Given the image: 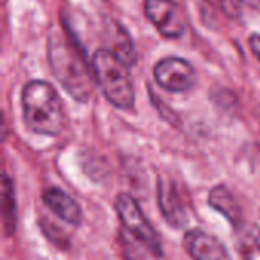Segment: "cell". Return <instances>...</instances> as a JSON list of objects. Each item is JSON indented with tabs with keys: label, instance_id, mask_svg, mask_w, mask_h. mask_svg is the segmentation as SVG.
Listing matches in <instances>:
<instances>
[{
	"label": "cell",
	"instance_id": "1",
	"mask_svg": "<svg viewBox=\"0 0 260 260\" xmlns=\"http://www.w3.org/2000/svg\"><path fill=\"white\" fill-rule=\"evenodd\" d=\"M26 125L41 136H58L66 123L64 107L56 90L46 81H30L21 91Z\"/></svg>",
	"mask_w": 260,
	"mask_h": 260
},
{
	"label": "cell",
	"instance_id": "2",
	"mask_svg": "<svg viewBox=\"0 0 260 260\" xmlns=\"http://www.w3.org/2000/svg\"><path fill=\"white\" fill-rule=\"evenodd\" d=\"M49 62L53 75L79 102H85L91 93V78L84 55L76 46L61 35H52L49 40Z\"/></svg>",
	"mask_w": 260,
	"mask_h": 260
},
{
	"label": "cell",
	"instance_id": "3",
	"mask_svg": "<svg viewBox=\"0 0 260 260\" xmlns=\"http://www.w3.org/2000/svg\"><path fill=\"white\" fill-rule=\"evenodd\" d=\"M91 67L99 88L111 105L120 110H128L134 105L136 93L128 70L129 66L113 50L99 49L93 55Z\"/></svg>",
	"mask_w": 260,
	"mask_h": 260
},
{
	"label": "cell",
	"instance_id": "4",
	"mask_svg": "<svg viewBox=\"0 0 260 260\" xmlns=\"http://www.w3.org/2000/svg\"><path fill=\"white\" fill-rule=\"evenodd\" d=\"M116 210L125 232L131 236V239L142 245V248L146 250L149 256L161 257L163 250L160 236L145 218L137 201L128 193H120L116 200Z\"/></svg>",
	"mask_w": 260,
	"mask_h": 260
},
{
	"label": "cell",
	"instance_id": "5",
	"mask_svg": "<svg viewBox=\"0 0 260 260\" xmlns=\"http://www.w3.org/2000/svg\"><path fill=\"white\" fill-rule=\"evenodd\" d=\"M157 84L172 93H186L195 85V70L189 61L177 56H168L154 67Z\"/></svg>",
	"mask_w": 260,
	"mask_h": 260
},
{
	"label": "cell",
	"instance_id": "6",
	"mask_svg": "<svg viewBox=\"0 0 260 260\" xmlns=\"http://www.w3.org/2000/svg\"><path fill=\"white\" fill-rule=\"evenodd\" d=\"M145 12L163 37L181 38L184 35L186 20L181 8L174 0H146Z\"/></svg>",
	"mask_w": 260,
	"mask_h": 260
},
{
	"label": "cell",
	"instance_id": "7",
	"mask_svg": "<svg viewBox=\"0 0 260 260\" xmlns=\"http://www.w3.org/2000/svg\"><path fill=\"white\" fill-rule=\"evenodd\" d=\"M157 197L161 213L169 225L181 229L187 222V212L172 180L161 177L157 183Z\"/></svg>",
	"mask_w": 260,
	"mask_h": 260
},
{
	"label": "cell",
	"instance_id": "8",
	"mask_svg": "<svg viewBox=\"0 0 260 260\" xmlns=\"http://www.w3.org/2000/svg\"><path fill=\"white\" fill-rule=\"evenodd\" d=\"M184 248L186 251L200 260H209V259H229L230 254L227 251V248L224 247V244L216 239L213 235L200 230V229H193L189 230L184 235Z\"/></svg>",
	"mask_w": 260,
	"mask_h": 260
},
{
	"label": "cell",
	"instance_id": "9",
	"mask_svg": "<svg viewBox=\"0 0 260 260\" xmlns=\"http://www.w3.org/2000/svg\"><path fill=\"white\" fill-rule=\"evenodd\" d=\"M43 203L49 207L58 218L70 225H81L82 222V210L81 206L73 200L69 193L61 189L49 187L43 192Z\"/></svg>",
	"mask_w": 260,
	"mask_h": 260
},
{
	"label": "cell",
	"instance_id": "10",
	"mask_svg": "<svg viewBox=\"0 0 260 260\" xmlns=\"http://www.w3.org/2000/svg\"><path fill=\"white\" fill-rule=\"evenodd\" d=\"M209 204L215 210L222 213L236 229L242 225V210L235 197L232 195V192L225 186H215L210 190Z\"/></svg>",
	"mask_w": 260,
	"mask_h": 260
},
{
	"label": "cell",
	"instance_id": "11",
	"mask_svg": "<svg viewBox=\"0 0 260 260\" xmlns=\"http://www.w3.org/2000/svg\"><path fill=\"white\" fill-rule=\"evenodd\" d=\"M110 38H111L110 50H113L125 64H128V66L136 64L137 55H136L134 43H133L129 34L120 24L114 23V27L110 30Z\"/></svg>",
	"mask_w": 260,
	"mask_h": 260
},
{
	"label": "cell",
	"instance_id": "12",
	"mask_svg": "<svg viewBox=\"0 0 260 260\" xmlns=\"http://www.w3.org/2000/svg\"><path fill=\"white\" fill-rule=\"evenodd\" d=\"M238 251L245 259H260V230L257 227H238Z\"/></svg>",
	"mask_w": 260,
	"mask_h": 260
},
{
	"label": "cell",
	"instance_id": "13",
	"mask_svg": "<svg viewBox=\"0 0 260 260\" xmlns=\"http://www.w3.org/2000/svg\"><path fill=\"white\" fill-rule=\"evenodd\" d=\"M3 221L6 233H14L15 229V198H14V189L11 180L5 175L3 177Z\"/></svg>",
	"mask_w": 260,
	"mask_h": 260
},
{
	"label": "cell",
	"instance_id": "14",
	"mask_svg": "<svg viewBox=\"0 0 260 260\" xmlns=\"http://www.w3.org/2000/svg\"><path fill=\"white\" fill-rule=\"evenodd\" d=\"M216 3L225 15H229L230 18H236L242 12L244 0H216Z\"/></svg>",
	"mask_w": 260,
	"mask_h": 260
},
{
	"label": "cell",
	"instance_id": "15",
	"mask_svg": "<svg viewBox=\"0 0 260 260\" xmlns=\"http://www.w3.org/2000/svg\"><path fill=\"white\" fill-rule=\"evenodd\" d=\"M250 47L254 56L260 61V34H254L250 37Z\"/></svg>",
	"mask_w": 260,
	"mask_h": 260
}]
</instances>
